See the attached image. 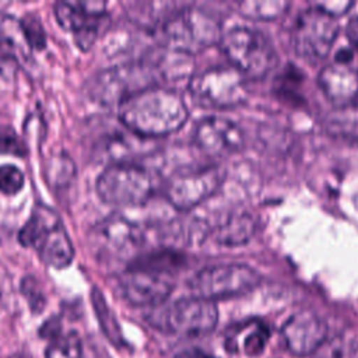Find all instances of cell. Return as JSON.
<instances>
[{
    "label": "cell",
    "instance_id": "27",
    "mask_svg": "<svg viewBox=\"0 0 358 358\" xmlns=\"http://www.w3.org/2000/svg\"><path fill=\"white\" fill-rule=\"evenodd\" d=\"M24 186V173L14 165L0 166V192L4 194H15Z\"/></svg>",
    "mask_w": 358,
    "mask_h": 358
},
{
    "label": "cell",
    "instance_id": "33",
    "mask_svg": "<svg viewBox=\"0 0 358 358\" xmlns=\"http://www.w3.org/2000/svg\"><path fill=\"white\" fill-rule=\"evenodd\" d=\"M183 357H186V358H214V357H211V355H208L204 351L197 350V348L190 350V351H185Z\"/></svg>",
    "mask_w": 358,
    "mask_h": 358
},
{
    "label": "cell",
    "instance_id": "30",
    "mask_svg": "<svg viewBox=\"0 0 358 358\" xmlns=\"http://www.w3.org/2000/svg\"><path fill=\"white\" fill-rule=\"evenodd\" d=\"M316 8L324 11L326 14L331 15V17H337V15H343L345 14L351 7H352V3H348V1H337V3H333V1H322V3H315Z\"/></svg>",
    "mask_w": 358,
    "mask_h": 358
},
{
    "label": "cell",
    "instance_id": "16",
    "mask_svg": "<svg viewBox=\"0 0 358 358\" xmlns=\"http://www.w3.org/2000/svg\"><path fill=\"white\" fill-rule=\"evenodd\" d=\"M317 83L336 109H354L358 106L357 66L343 62L330 63L320 70Z\"/></svg>",
    "mask_w": 358,
    "mask_h": 358
},
{
    "label": "cell",
    "instance_id": "2",
    "mask_svg": "<svg viewBox=\"0 0 358 358\" xmlns=\"http://www.w3.org/2000/svg\"><path fill=\"white\" fill-rule=\"evenodd\" d=\"M20 242L34 248L41 260L55 268L67 267L74 256L73 243L60 217L52 208L38 204L20 231Z\"/></svg>",
    "mask_w": 358,
    "mask_h": 358
},
{
    "label": "cell",
    "instance_id": "25",
    "mask_svg": "<svg viewBox=\"0 0 358 358\" xmlns=\"http://www.w3.org/2000/svg\"><path fill=\"white\" fill-rule=\"evenodd\" d=\"M45 358H81V340L77 333L70 331L52 340L46 348Z\"/></svg>",
    "mask_w": 358,
    "mask_h": 358
},
{
    "label": "cell",
    "instance_id": "17",
    "mask_svg": "<svg viewBox=\"0 0 358 358\" xmlns=\"http://www.w3.org/2000/svg\"><path fill=\"white\" fill-rule=\"evenodd\" d=\"M282 338L287 348L299 357L310 355L326 340V323L313 312L302 310L294 313L282 326Z\"/></svg>",
    "mask_w": 358,
    "mask_h": 358
},
{
    "label": "cell",
    "instance_id": "34",
    "mask_svg": "<svg viewBox=\"0 0 358 358\" xmlns=\"http://www.w3.org/2000/svg\"><path fill=\"white\" fill-rule=\"evenodd\" d=\"M10 358H27V357H24L22 354H15V355H13V357H10Z\"/></svg>",
    "mask_w": 358,
    "mask_h": 358
},
{
    "label": "cell",
    "instance_id": "8",
    "mask_svg": "<svg viewBox=\"0 0 358 358\" xmlns=\"http://www.w3.org/2000/svg\"><path fill=\"white\" fill-rule=\"evenodd\" d=\"M98 196L109 204H144L154 193V179L143 166L117 162L106 166L96 179Z\"/></svg>",
    "mask_w": 358,
    "mask_h": 358
},
{
    "label": "cell",
    "instance_id": "13",
    "mask_svg": "<svg viewBox=\"0 0 358 358\" xmlns=\"http://www.w3.org/2000/svg\"><path fill=\"white\" fill-rule=\"evenodd\" d=\"M91 239L102 255L124 257L141 246L144 235L136 222L113 214L94 225Z\"/></svg>",
    "mask_w": 358,
    "mask_h": 358
},
{
    "label": "cell",
    "instance_id": "6",
    "mask_svg": "<svg viewBox=\"0 0 358 358\" xmlns=\"http://www.w3.org/2000/svg\"><path fill=\"white\" fill-rule=\"evenodd\" d=\"M217 322L215 303L197 296L178 299L150 316V323L161 331L186 337L207 336L215 329Z\"/></svg>",
    "mask_w": 358,
    "mask_h": 358
},
{
    "label": "cell",
    "instance_id": "14",
    "mask_svg": "<svg viewBox=\"0 0 358 358\" xmlns=\"http://www.w3.org/2000/svg\"><path fill=\"white\" fill-rule=\"evenodd\" d=\"M173 282L168 274L129 267L119 277L120 295L134 306L162 303L172 292Z\"/></svg>",
    "mask_w": 358,
    "mask_h": 358
},
{
    "label": "cell",
    "instance_id": "21",
    "mask_svg": "<svg viewBox=\"0 0 358 358\" xmlns=\"http://www.w3.org/2000/svg\"><path fill=\"white\" fill-rule=\"evenodd\" d=\"M91 302L95 310V315L98 317V323L103 331V334L106 336V338L116 347H122L124 345V338L120 330V326L112 312V309L109 308V305L106 303L103 295L101 294V291L98 288H92L91 291Z\"/></svg>",
    "mask_w": 358,
    "mask_h": 358
},
{
    "label": "cell",
    "instance_id": "11",
    "mask_svg": "<svg viewBox=\"0 0 358 358\" xmlns=\"http://www.w3.org/2000/svg\"><path fill=\"white\" fill-rule=\"evenodd\" d=\"M222 179L224 172L217 165L187 168L166 180L164 194L175 208L186 211L213 196Z\"/></svg>",
    "mask_w": 358,
    "mask_h": 358
},
{
    "label": "cell",
    "instance_id": "26",
    "mask_svg": "<svg viewBox=\"0 0 358 358\" xmlns=\"http://www.w3.org/2000/svg\"><path fill=\"white\" fill-rule=\"evenodd\" d=\"M21 25L24 28V32L27 35V39L31 45L32 49H43L46 46V35L45 29L41 24V21L32 15V14H25L21 20Z\"/></svg>",
    "mask_w": 358,
    "mask_h": 358
},
{
    "label": "cell",
    "instance_id": "9",
    "mask_svg": "<svg viewBox=\"0 0 358 358\" xmlns=\"http://www.w3.org/2000/svg\"><path fill=\"white\" fill-rule=\"evenodd\" d=\"M260 282L259 274L246 264L224 263L204 267L189 281L193 296L214 302L243 295Z\"/></svg>",
    "mask_w": 358,
    "mask_h": 358
},
{
    "label": "cell",
    "instance_id": "19",
    "mask_svg": "<svg viewBox=\"0 0 358 358\" xmlns=\"http://www.w3.org/2000/svg\"><path fill=\"white\" fill-rule=\"evenodd\" d=\"M148 62L161 78L169 81L189 77L193 70V60L190 55L171 48H165L154 53L152 59Z\"/></svg>",
    "mask_w": 358,
    "mask_h": 358
},
{
    "label": "cell",
    "instance_id": "32",
    "mask_svg": "<svg viewBox=\"0 0 358 358\" xmlns=\"http://www.w3.org/2000/svg\"><path fill=\"white\" fill-rule=\"evenodd\" d=\"M347 38L351 48L358 53V15L352 17L347 25Z\"/></svg>",
    "mask_w": 358,
    "mask_h": 358
},
{
    "label": "cell",
    "instance_id": "28",
    "mask_svg": "<svg viewBox=\"0 0 358 358\" xmlns=\"http://www.w3.org/2000/svg\"><path fill=\"white\" fill-rule=\"evenodd\" d=\"M27 150L24 144L20 141L17 134L10 129H0V154H14V155H25Z\"/></svg>",
    "mask_w": 358,
    "mask_h": 358
},
{
    "label": "cell",
    "instance_id": "24",
    "mask_svg": "<svg viewBox=\"0 0 358 358\" xmlns=\"http://www.w3.org/2000/svg\"><path fill=\"white\" fill-rule=\"evenodd\" d=\"M241 330L245 333L243 336V351L248 357H256L260 355L266 347V343L268 340V329L257 320H252L243 324H239Z\"/></svg>",
    "mask_w": 358,
    "mask_h": 358
},
{
    "label": "cell",
    "instance_id": "23",
    "mask_svg": "<svg viewBox=\"0 0 358 358\" xmlns=\"http://www.w3.org/2000/svg\"><path fill=\"white\" fill-rule=\"evenodd\" d=\"M288 7L289 3L282 0H255L239 3V11L245 17L262 21H271L280 18Z\"/></svg>",
    "mask_w": 358,
    "mask_h": 358
},
{
    "label": "cell",
    "instance_id": "15",
    "mask_svg": "<svg viewBox=\"0 0 358 358\" xmlns=\"http://www.w3.org/2000/svg\"><path fill=\"white\" fill-rule=\"evenodd\" d=\"M196 145L211 157H225L238 152L245 144L242 129L232 120L221 116L201 119L193 133Z\"/></svg>",
    "mask_w": 358,
    "mask_h": 358
},
{
    "label": "cell",
    "instance_id": "4",
    "mask_svg": "<svg viewBox=\"0 0 358 358\" xmlns=\"http://www.w3.org/2000/svg\"><path fill=\"white\" fill-rule=\"evenodd\" d=\"M166 48L192 55L221 41L218 20L208 11L187 7L171 13L161 24Z\"/></svg>",
    "mask_w": 358,
    "mask_h": 358
},
{
    "label": "cell",
    "instance_id": "12",
    "mask_svg": "<svg viewBox=\"0 0 358 358\" xmlns=\"http://www.w3.org/2000/svg\"><path fill=\"white\" fill-rule=\"evenodd\" d=\"M103 1H57L55 17L59 25L74 34L81 50H88L96 39L99 20L105 15Z\"/></svg>",
    "mask_w": 358,
    "mask_h": 358
},
{
    "label": "cell",
    "instance_id": "1",
    "mask_svg": "<svg viewBox=\"0 0 358 358\" xmlns=\"http://www.w3.org/2000/svg\"><path fill=\"white\" fill-rule=\"evenodd\" d=\"M187 116L182 96L173 90L161 87L137 92L119 105L120 122L133 134L144 137L173 133L183 126Z\"/></svg>",
    "mask_w": 358,
    "mask_h": 358
},
{
    "label": "cell",
    "instance_id": "10",
    "mask_svg": "<svg viewBox=\"0 0 358 358\" xmlns=\"http://www.w3.org/2000/svg\"><path fill=\"white\" fill-rule=\"evenodd\" d=\"M336 18L312 7L302 11L294 27V49L296 55L309 62L319 63L327 57L337 38Z\"/></svg>",
    "mask_w": 358,
    "mask_h": 358
},
{
    "label": "cell",
    "instance_id": "20",
    "mask_svg": "<svg viewBox=\"0 0 358 358\" xmlns=\"http://www.w3.org/2000/svg\"><path fill=\"white\" fill-rule=\"evenodd\" d=\"M255 231V221L249 214H232L214 232L220 245L238 246L250 239Z\"/></svg>",
    "mask_w": 358,
    "mask_h": 358
},
{
    "label": "cell",
    "instance_id": "22",
    "mask_svg": "<svg viewBox=\"0 0 358 358\" xmlns=\"http://www.w3.org/2000/svg\"><path fill=\"white\" fill-rule=\"evenodd\" d=\"M183 262L185 259L179 252L164 249V250H157L134 259L129 267L169 274L171 271L178 270L183 264Z\"/></svg>",
    "mask_w": 358,
    "mask_h": 358
},
{
    "label": "cell",
    "instance_id": "5",
    "mask_svg": "<svg viewBox=\"0 0 358 358\" xmlns=\"http://www.w3.org/2000/svg\"><path fill=\"white\" fill-rule=\"evenodd\" d=\"M189 91L197 105L210 109L235 108L248 98L245 77L232 66H215L192 76Z\"/></svg>",
    "mask_w": 358,
    "mask_h": 358
},
{
    "label": "cell",
    "instance_id": "7",
    "mask_svg": "<svg viewBox=\"0 0 358 358\" xmlns=\"http://www.w3.org/2000/svg\"><path fill=\"white\" fill-rule=\"evenodd\" d=\"M155 69L148 60L102 70L90 83V94L101 103H122L147 88L157 87Z\"/></svg>",
    "mask_w": 358,
    "mask_h": 358
},
{
    "label": "cell",
    "instance_id": "3",
    "mask_svg": "<svg viewBox=\"0 0 358 358\" xmlns=\"http://www.w3.org/2000/svg\"><path fill=\"white\" fill-rule=\"evenodd\" d=\"M221 49L243 77L264 78L277 64V53L271 42L260 31L235 27L222 34Z\"/></svg>",
    "mask_w": 358,
    "mask_h": 358
},
{
    "label": "cell",
    "instance_id": "18",
    "mask_svg": "<svg viewBox=\"0 0 358 358\" xmlns=\"http://www.w3.org/2000/svg\"><path fill=\"white\" fill-rule=\"evenodd\" d=\"M0 49L15 62L28 64L32 48L27 39L21 21L8 14H0Z\"/></svg>",
    "mask_w": 358,
    "mask_h": 358
},
{
    "label": "cell",
    "instance_id": "29",
    "mask_svg": "<svg viewBox=\"0 0 358 358\" xmlns=\"http://www.w3.org/2000/svg\"><path fill=\"white\" fill-rule=\"evenodd\" d=\"M22 292L27 296L32 310H35V312L39 310L41 312L43 309L45 298H43V294L41 292L35 278H32V277L24 278V281H22Z\"/></svg>",
    "mask_w": 358,
    "mask_h": 358
},
{
    "label": "cell",
    "instance_id": "31",
    "mask_svg": "<svg viewBox=\"0 0 358 358\" xmlns=\"http://www.w3.org/2000/svg\"><path fill=\"white\" fill-rule=\"evenodd\" d=\"M39 334H41L43 338H50V340L57 338L59 336H62V324H60V320H59L57 317H52V319L46 320V322L43 323V326L41 327Z\"/></svg>",
    "mask_w": 358,
    "mask_h": 358
}]
</instances>
